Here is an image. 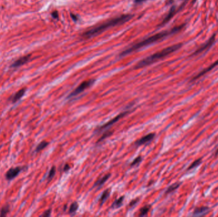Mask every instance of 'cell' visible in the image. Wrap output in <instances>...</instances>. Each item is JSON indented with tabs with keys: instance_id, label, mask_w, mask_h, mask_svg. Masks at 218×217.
Here are the masks:
<instances>
[{
	"instance_id": "obj_1",
	"label": "cell",
	"mask_w": 218,
	"mask_h": 217,
	"mask_svg": "<svg viewBox=\"0 0 218 217\" xmlns=\"http://www.w3.org/2000/svg\"><path fill=\"white\" fill-rule=\"evenodd\" d=\"M184 26H185L184 24H182V25L181 26L173 27V29L169 30V31H165L163 32L159 33H157L156 35L151 36L146 38V39L141 41V42L137 43V44H135V45L131 46L130 48H129L128 49H126V50L123 51L122 53L121 54V56H126V55L127 54H130L131 53V52H133L135 50H139V49L141 48L142 47H144V46H145L151 45V44H153L154 43L158 42V41L159 40L164 39L165 38H167V36H168L175 34L181 31V30L183 29Z\"/></svg>"
},
{
	"instance_id": "obj_2",
	"label": "cell",
	"mask_w": 218,
	"mask_h": 217,
	"mask_svg": "<svg viewBox=\"0 0 218 217\" xmlns=\"http://www.w3.org/2000/svg\"><path fill=\"white\" fill-rule=\"evenodd\" d=\"M131 17L132 16L130 15H121V17L110 19L107 22H105V23L100 24V25L88 30L82 35V36L85 38H90L95 36L101 33L102 32L105 31L106 29L110 28V27L120 25V24L126 23L131 18Z\"/></svg>"
},
{
	"instance_id": "obj_3",
	"label": "cell",
	"mask_w": 218,
	"mask_h": 217,
	"mask_svg": "<svg viewBox=\"0 0 218 217\" xmlns=\"http://www.w3.org/2000/svg\"><path fill=\"white\" fill-rule=\"evenodd\" d=\"M182 46H183V43H177L163 49L161 51L156 52V53L153 54L152 56H149L147 58L143 59L139 62H138L137 65L135 66V69L142 68L152 64L153 63L158 61V60L164 58V57L168 56V55L172 54L173 52L179 50V48L182 47Z\"/></svg>"
},
{
	"instance_id": "obj_4",
	"label": "cell",
	"mask_w": 218,
	"mask_h": 217,
	"mask_svg": "<svg viewBox=\"0 0 218 217\" xmlns=\"http://www.w3.org/2000/svg\"><path fill=\"white\" fill-rule=\"evenodd\" d=\"M95 83V80H86L84 81L81 83L79 86L77 87L76 89L73 90V91L71 93L70 96H68L69 98H71L73 97V96H75L79 94L80 93H81L82 92H83L84 90H85L87 88L90 87L92 85Z\"/></svg>"
},
{
	"instance_id": "obj_5",
	"label": "cell",
	"mask_w": 218,
	"mask_h": 217,
	"mask_svg": "<svg viewBox=\"0 0 218 217\" xmlns=\"http://www.w3.org/2000/svg\"><path fill=\"white\" fill-rule=\"evenodd\" d=\"M215 40H216V35L214 34L209 38V40L207 42L204 43L203 45H201L200 48H198L197 50L193 54L192 56H197V55L201 53V52H203V51L207 50L210 47H211L212 45H213L215 42Z\"/></svg>"
},
{
	"instance_id": "obj_6",
	"label": "cell",
	"mask_w": 218,
	"mask_h": 217,
	"mask_svg": "<svg viewBox=\"0 0 218 217\" xmlns=\"http://www.w3.org/2000/svg\"><path fill=\"white\" fill-rule=\"evenodd\" d=\"M128 113H129V111H125V112H123V113H121L120 114H119L117 116L114 117V119H112V120H109V122L106 123L105 124H104L103 125H102L101 127H100V128H98V129L96 130V131L99 133V132H101L103 129H105L109 128V127H110V126L112 125L113 124H114L115 123H116L118 120H119L121 119H122L123 117L126 116V115H127Z\"/></svg>"
},
{
	"instance_id": "obj_7",
	"label": "cell",
	"mask_w": 218,
	"mask_h": 217,
	"mask_svg": "<svg viewBox=\"0 0 218 217\" xmlns=\"http://www.w3.org/2000/svg\"><path fill=\"white\" fill-rule=\"evenodd\" d=\"M25 167H13V168H11L10 169L9 171L7 172L6 175H5V177H6V179L7 180H12L13 178H15L20 173L23 171Z\"/></svg>"
},
{
	"instance_id": "obj_8",
	"label": "cell",
	"mask_w": 218,
	"mask_h": 217,
	"mask_svg": "<svg viewBox=\"0 0 218 217\" xmlns=\"http://www.w3.org/2000/svg\"><path fill=\"white\" fill-rule=\"evenodd\" d=\"M185 3H183V5H181V6L179 7L178 9H176V8H175V6H173V7H172V8H171L170 11H169V13H168V15H167V17L165 18L163 21L162 24H164L165 23H168V22L169 21L170 19H172L173 17V16L175 15V14L177 12H178L179 11H180V10H182V9H183V8L184 7Z\"/></svg>"
},
{
	"instance_id": "obj_9",
	"label": "cell",
	"mask_w": 218,
	"mask_h": 217,
	"mask_svg": "<svg viewBox=\"0 0 218 217\" xmlns=\"http://www.w3.org/2000/svg\"><path fill=\"white\" fill-rule=\"evenodd\" d=\"M154 136H155V134L154 133L149 134H147V135L142 137L141 139L138 140V141L135 143V144H136L137 146H140V145L147 143L150 142L154 139Z\"/></svg>"
},
{
	"instance_id": "obj_10",
	"label": "cell",
	"mask_w": 218,
	"mask_h": 217,
	"mask_svg": "<svg viewBox=\"0 0 218 217\" xmlns=\"http://www.w3.org/2000/svg\"><path fill=\"white\" fill-rule=\"evenodd\" d=\"M217 65H218V60H217V61H216V62H214L213 64H212L211 66H209L208 68H205V70H203L201 71V72H200L199 73H198L197 76H195L194 78H193L192 81L195 80H197L198 78H200L201 76H202L203 75H205V74H206L207 73L209 72V71H211L212 69H214V68L216 67V66H217Z\"/></svg>"
},
{
	"instance_id": "obj_11",
	"label": "cell",
	"mask_w": 218,
	"mask_h": 217,
	"mask_svg": "<svg viewBox=\"0 0 218 217\" xmlns=\"http://www.w3.org/2000/svg\"><path fill=\"white\" fill-rule=\"evenodd\" d=\"M30 57H31V55H28V56H24L23 57H21V58L19 59L17 61H16L12 65V67H13V68H17V67L21 66H22V65L24 64H25V63H26L27 61H29Z\"/></svg>"
},
{
	"instance_id": "obj_12",
	"label": "cell",
	"mask_w": 218,
	"mask_h": 217,
	"mask_svg": "<svg viewBox=\"0 0 218 217\" xmlns=\"http://www.w3.org/2000/svg\"><path fill=\"white\" fill-rule=\"evenodd\" d=\"M26 90V89H22L21 90H19L17 92H16L15 94H14V96H13L12 97V103L17 102V101H19V100H20V99L23 98L24 94H25Z\"/></svg>"
},
{
	"instance_id": "obj_13",
	"label": "cell",
	"mask_w": 218,
	"mask_h": 217,
	"mask_svg": "<svg viewBox=\"0 0 218 217\" xmlns=\"http://www.w3.org/2000/svg\"><path fill=\"white\" fill-rule=\"evenodd\" d=\"M209 210L208 207L203 206L200 208H197L193 211V215H204L207 213V211Z\"/></svg>"
},
{
	"instance_id": "obj_14",
	"label": "cell",
	"mask_w": 218,
	"mask_h": 217,
	"mask_svg": "<svg viewBox=\"0 0 218 217\" xmlns=\"http://www.w3.org/2000/svg\"><path fill=\"white\" fill-rule=\"evenodd\" d=\"M110 176V174H107L106 175H105L104 177L101 178L100 180H98L97 182H96V183L95 184V186H101L102 185H103V184L105 183L106 181L109 179Z\"/></svg>"
},
{
	"instance_id": "obj_15",
	"label": "cell",
	"mask_w": 218,
	"mask_h": 217,
	"mask_svg": "<svg viewBox=\"0 0 218 217\" xmlns=\"http://www.w3.org/2000/svg\"><path fill=\"white\" fill-rule=\"evenodd\" d=\"M180 185H181V183H175L174 184H173V185H170L169 187L168 188L166 192H165V194H168L172 193V192H173V191H175L176 189H177Z\"/></svg>"
},
{
	"instance_id": "obj_16",
	"label": "cell",
	"mask_w": 218,
	"mask_h": 217,
	"mask_svg": "<svg viewBox=\"0 0 218 217\" xmlns=\"http://www.w3.org/2000/svg\"><path fill=\"white\" fill-rule=\"evenodd\" d=\"M110 192L109 189H107V190H105L103 192V193L102 194L101 196V199L100 200L101 204H103V203L107 199V198H108L110 196Z\"/></svg>"
},
{
	"instance_id": "obj_17",
	"label": "cell",
	"mask_w": 218,
	"mask_h": 217,
	"mask_svg": "<svg viewBox=\"0 0 218 217\" xmlns=\"http://www.w3.org/2000/svg\"><path fill=\"white\" fill-rule=\"evenodd\" d=\"M48 145H49V142L46 141H42L39 145H38L37 148H36V152H40V151L43 150L44 148H46L48 146Z\"/></svg>"
},
{
	"instance_id": "obj_18",
	"label": "cell",
	"mask_w": 218,
	"mask_h": 217,
	"mask_svg": "<svg viewBox=\"0 0 218 217\" xmlns=\"http://www.w3.org/2000/svg\"><path fill=\"white\" fill-rule=\"evenodd\" d=\"M150 209H151V206L149 205L143 206L142 208H141V210H140V216H145V215H147V213L149 212V211L150 210Z\"/></svg>"
},
{
	"instance_id": "obj_19",
	"label": "cell",
	"mask_w": 218,
	"mask_h": 217,
	"mask_svg": "<svg viewBox=\"0 0 218 217\" xmlns=\"http://www.w3.org/2000/svg\"><path fill=\"white\" fill-rule=\"evenodd\" d=\"M10 206L9 205L5 206L2 208V209L0 211V216H5L7 215V213L9 212Z\"/></svg>"
},
{
	"instance_id": "obj_20",
	"label": "cell",
	"mask_w": 218,
	"mask_h": 217,
	"mask_svg": "<svg viewBox=\"0 0 218 217\" xmlns=\"http://www.w3.org/2000/svg\"><path fill=\"white\" fill-rule=\"evenodd\" d=\"M79 208V205L77 204V202H74L72 204H71L70 209H69V213L72 214L75 212V211L77 210V209Z\"/></svg>"
},
{
	"instance_id": "obj_21",
	"label": "cell",
	"mask_w": 218,
	"mask_h": 217,
	"mask_svg": "<svg viewBox=\"0 0 218 217\" xmlns=\"http://www.w3.org/2000/svg\"><path fill=\"white\" fill-rule=\"evenodd\" d=\"M124 196H122L121 197H120L119 199H118L117 200H116L115 201V202L114 203V204H112V207H115V208H118L122 204V203L123 202V200H124Z\"/></svg>"
},
{
	"instance_id": "obj_22",
	"label": "cell",
	"mask_w": 218,
	"mask_h": 217,
	"mask_svg": "<svg viewBox=\"0 0 218 217\" xmlns=\"http://www.w3.org/2000/svg\"><path fill=\"white\" fill-rule=\"evenodd\" d=\"M201 159H197V160H196L195 161L193 162V163L190 165V166L188 168V170H190V169H192L193 168H195L196 167H197L200 165V164H201Z\"/></svg>"
},
{
	"instance_id": "obj_23",
	"label": "cell",
	"mask_w": 218,
	"mask_h": 217,
	"mask_svg": "<svg viewBox=\"0 0 218 217\" xmlns=\"http://www.w3.org/2000/svg\"><path fill=\"white\" fill-rule=\"evenodd\" d=\"M55 174H56V167L53 166L50 170V172H49V175H48V179L51 180L52 178L54 177Z\"/></svg>"
},
{
	"instance_id": "obj_24",
	"label": "cell",
	"mask_w": 218,
	"mask_h": 217,
	"mask_svg": "<svg viewBox=\"0 0 218 217\" xmlns=\"http://www.w3.org/2000/svg\"><path fill=\"white\" fill-rule=\"evenodd\" d=\"M141 161H142V157L141 156L137 157L133 161V163L131 164V166H133L136 165V164H139Z\"/></svg>"
},
{
	"instance_id": "obj_25",
	"label": "cell",
	"mask_w": 218,
	"mask_h": 217,
	"mask_svg": "<svg viewBox=\"0 0 218 217\" xmlns=\"http://www.w3.org/2000/svg\"><path fill=\"white\" fill-rule=\"evenodd\" d=\"M112 134V132H110V131H109V132H107V133H105V134H103V136H102L101 137V138L100 139H99L98 140V142H100V141H102V140H103V139H105L106 138H107V137H108V136H110V135H111V134Z\"/></svg>"
},
{
	"instance_id": "obj_26",
	"label": "cell",
	"mask_w": 218,
	"mask_h": 217,
	"mask_svg": "<svg viewBox=\"0 0 218 217\" xmlns=\"http://www.w3.org/2000/svg\"><path fill=\"white\" fill-rule=\"evenodd\" d=\"M51 210H47V211H46L45 212H44V213L42 214V215H41V216H45V217L49 216L51 215Z\"/></svg>"
},
{
	"instance_id": "obj_27",
	"label": "cell",
	"mask_w": 218,
	"mask_h": 217,
	"mask_svg": "<svg viewBox=\"0 0 218 217\" xmlns=\"http://www.w3.org/2000/svg\"><path fill=\"white\" fill-rule=\"evenodd\" d=\"M52 15L54 19H57L58 18V12H56V11H55V12L52 13Z\"/></svg>"
},
{
	"instance_id": "obj_28",
	"label": "cell",
	"mask_w": 218,
	"mask_h": 217,
	"mask_svg": "<svg viewBox=\"0 0 218 217\" xmlns=\"http://www.w3.org/2000/svg\"><path fill=\"white\" fill-rule=\"evenodd\" d=\"M138 200H139V199H135V200H132V201H131V202L130 203V204H129V206H133L134 205V204H136V203L137 202V201H138Z\"/></svg>"
},
{
	"instance_id": "obj_29",
	"label": "cell",
	"mask_w": 218,
	"mask_h": 217,
	"mask_svg": "<svg viewBox=\"0 0 218 217\" xmlns=\"http://www.w3.org/2000/svg\"><path fill=\"white\" fill-rule=\"evenodd\" d=\"M145 1H146V0H135V4H140Z\"/></svg>"
},
{
	"instance_id": "obj_30",
	"label": "cell",
	"mask_w": 218,
	"mask_h": 217,
	"mask_svg": "<svg viewBox=\"0 0 218 217\" xmlns=\"http://www.w3.org/2000/svg\"><path fill=\"white\" fill-rule=\"evenodd\" d=\"M71 17L72 18V19H73V20L74 21H77V19H78V18H77V17H76V16H75V15L72 14V13H71Z\"/></svg>"
},
{
	"instance_id": "obj_31",
	"label": "cell",
	"mask_w": 218,
	"mask_h": 217,
	"mask_svg": "<svg viewBox=\"0 0 218 217\" xmlns=\"http://www.w3.org/2000/svg\"><path fill=\"white\" fill-rule=\"evenodd\" d=\"M69 169H70V166H69V165H68V164H66L65 167H64V171H67Z\"/></svg>"
},
{
	"instance_id": "obj_32",
	"label": "cell",
	"mask_w": 218,
	"mask_h": 217,
	"mask_svg": "<svg viewBox=\"0 0 218 217\" xmlns=\"http://www.w3.org/2000/svg\"><path fill=\"white\" fill-rule=\"evenodd\" d=\"M215 155H218V149L217 150V151H216V154H215Z\"/></svg>"
}]
</instances>
